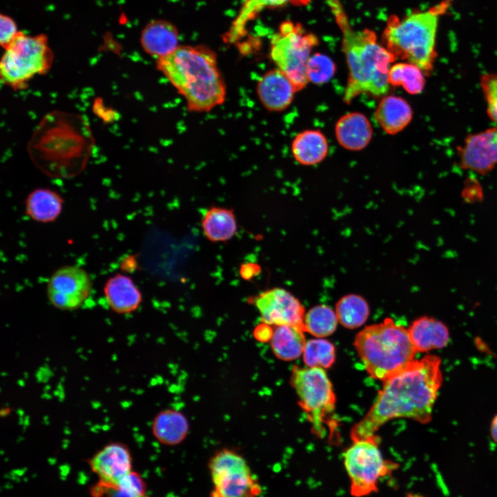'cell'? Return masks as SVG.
<instances>
[{
    "label": "cell",
    "mask_w": 497,
    "mask_h": 497,
    "mask_svg": "<svg viewBox=\"0 0 497 497\" xmlns=\"http://www.w3.org/2000/svg\"><path fill=\"white\" fill-rule=\"evenodd\" d=\"M342 35V50L349 75L343 101L349 104L361 94L386 95L390 85L387 77L394 57L380 45L376 33L365 28L355 30L350 24L340 0H326Z\"/></svg>",
    "instance_id": "obj_2"
},
{
    "label": "cell",
    "mask_w": 497,
    "mask_h": 497,
    "mask_svg": "<svg viewBox=\"0 0 497 497\" xmlns=\"http://www.w3.org/2000/svg\"><path fill=\"white\" fill-rule=\"evenodd\" d=\"M213 484L210 497H257L261 486L245 458L236 451L223 448L210 458Z\"/></svg>",
    "instance_id": "obj_9"
},
{
    "label": "cell",
    "mask_w": 497,
    "mask_h": 497,
    "mask_svg": "<svg viewBox=\"0 0 497 497\" xmlns=\"http://www.w3.org/2000/svg\"><path fill=\"white\" fill-rule=\"evenodd\" d=\"M335 72V65L327 55L317 53L311 55L307 64L309 82L316 84L328 81Z\"/></svg>",
    "instance_id": "obj_32"
},
{
    "label": "cell",
    "mask_w": 497,
    "mask_h": 497,
    "mask_svg": "<svg viewBox=\"0 0 497 497\" xmlns=\"http://www.w3.org/2000/svg\"><path fill=\"white\" fill-rule=\"evenodd\" d=\"M151 428L154 437L160 443L174 446L187 437L189 423L185 415L179 411L166 409L155 416Z\"/></svg>",
    "instance_id": "obj_22"
},
{
    "label": "cell",
    "mask_w": 497,
    "mask_h": 497,
    "mask_svg": "<svg viewBox=\"0 0 497 497\" xmlns=\"http://www.w3.org/2000/svg\"><path fill=\"white\" fill-rule=\"evenodd\" d=\"M260 272V266L255 264L247 263L241 266L240 275L246 279L249 280Z\"/></svg>",
    "instance_id": "obj_36"
},
{
    "label": "cell",
    "mask_w": 497,
    "mask_h": 497,
    "mask_svg": "<svg viewBox=\"0 0 497 497\" xmlns=\"http://www.w3.org/2000/svg\"><path fill=\"white\" fill-rule=\"evenodd\" d=\"M440 364L438 356L425 355L383 381L376 402L351 429L352 440L376 437L381 426L396 418L429 422L442 382Z\"/></svg>",
    "instance_id": "obj_1"
},
{
    "label": "cell",
    "mask_w": 497,
    "mask_h": 497,
    "mask_svg": "<svg viewBox=\"0 0 497 497\" xmlns=\"http://www.w3.org/2000/svg\"><path fill=\"white\" fill-rule=\"evenodd\" d=\"M19 30L14 20L7 14L0 15V44L4 49L16 38Z\"/></svg>",
    "instance_id": "obj_34"
},
{
    "label": "cell",
    "mask_w": 497,
    "mask_h": 497,
    "mask_svg": "<svg viewBox=\"0 0 497 497\" xmlns=\"http://www.w3.org/2000/svg\"><path fill=\"white\" fill-rule=\"evenodd\" d=\"M92 471L98 477L96 489L115 486L133 470V458L128 447L120 442H112L96 452L89 460Z\"/></svg>",
    "instance_id": "obj_14"
},
{
    "label": "cell",
    "mask_w": 497,
    "mask_h": 497,
    "mask_svg": "<svg viewBox=\"0 0 497 497\" xmlns=\"http://www.w3.org/2000/svg\"><path fill=\"white\" fill-rule=\"evenodd\" d=\"M311 0H246L224 34L226 42H235L246 33L248 23L253 20L264 9L282 7L287 5L307 6Z\"/></svg>",
    "instance_id": "obj_21"
},
{
    "label": "cell",
    "mask_w": 497,
    "mask_h": 497,
    "mask_svg": "<svg viewBox=\"0 0 497 497\" xmlns=\"http://www.w3.org/2000/svg\"><path fill=\"white\" fill-rule=\"evenodd\" d=\"M335 133L338 142L349 150H360L370 142L373 130L367 117L353 112L342 115L336 122Z\"/></svg>",
    "instance_id": "obj_18"
},
{
    "label": "cell",
    "mask_w": 497,
    "mask_h": 497,
    "mask_svg": "<svg viewBox=\"0 0 497 497\" xmlns=\"http://www.w3.org/2000/svg\"><path fill=\"white\" fill-rule=\"evenodd\" d=\"M64 199L57 192L46 188L32 191L25 202L26 215L32 220L48 223L55 221L60 215Z\"/></svg>",
    "instance_id": "obj_24"
},
{
    "label": "cell",
    "mask_w": 497,
    "mask_h": 497,
    "mask_svg": "<svg viewBox=\"0 0 497 497\" xmlns=\"http://www.w3.org/2000/svg\"><path fill=\"white\" fill-rule=\"evenodd\" d=\"M290 382L299 398L300 406L311 424L312 430L322 436L325 432L326 416L333 411L336 402L326 372L322 367L294 366Z\"/></svg>",
    "instance_id": "obj_8"
},
{
    "label": "cell",
    "mask_w": 497,
    "mask_h": 497,
    "mask_svg": "<svg viewBox=\"0 0 497 497\" xmlns=\"http://www.w3.org/2000/svg\"><path fill=\"white\" fill-rule=\"evenodd\" d=\"M157 68L183 96L189 110L208 112L226 99L215 53L203 46H179L156 59Z\"/></svg>",
    "instance_id": "obj_3"
},
{
    "label": "cell",
    "mask_w": 497,
    "mask_h": 497,
    "mask_svg": "<svg viewBox=\"0 0 497 497\" xmlns=\"http://www.w3.org/2000/svg\"><path fill=\"white\" fill-rule=\"evenodd\" d=\"M318 37L307 32L300 23L282 22L271 41V59L291 81L297 92L309 82L307 64Z\"/></svg>",
    "instance_id": "obj_7"
},
{
    "label": "cell",
    "mask_w": 497,
    "mask_h": 497,
    "mask_svg": "<svg viewBox=\"0 0 497 497\" xmlns=\"http://www.w3.org/2000/svg\"><path fill=\"white\" fill-rule=\"evenodd\" d=\"M294 159L300 164L311 166L321 162L329 151L328 142L318 130H306L298 133L291 144Z\"/></svg>",
    "instance_id": "obj_23"
},
{
    "label": "cell",
    "mask_w": 497,
    "mask_h": 497,
    "mask_svg": "<svg viewBox=\"0 0 497 497\" xmlns=\"http://www.w3.org/2000/svg\"><path fill=\"white\" fill-rule=\"evenodd\" d=\"M335 358V347L328 340L313 339L306 342L303 360L308 367L329 368Z\"/></svg>",
    "instance_id": "obj_31"
},
{
    "label": "cell",
    "mask_w": 497,
    "mask_h": 497,
    "mask_svg": "<svg viewBox=\"0 0 497 497\" xmlns=\"http://www.w3.org/2000/svg\"><path fill=\"white\" fill-rule=\"evenodd\" d=\"M273 333V326L261 322L253 329L254 338L262 343L270 342Z\"/></svg>",
    "instance_id": "obj_35"
},
{
    "label": "cell",
    "mask_w": 497,
    "mask_h": 497,
    "mask_svg": "<svg viewBox=\"0 0 497 497\" xmlns=\"http://www.w3.org/2000/svg\"><path fill=\"white\" fill-rule=\"evenodd\" d=\"M140 43L145 52L158 59L168 55L179 46V32L170 21L153 20L143 28Z\"/></svg>",
    "instance_id": "obj_16"
},
{
    "label": "cell",
    "mask_w": 497,
    "mask_h": 497,
    "mask_svg": "<svg viewBox=\"0 0 497 497\" xmlns=\"http://www.w3.org/2000/svg\"><path fill=\"white\" fill-rule=\"evenodd\" d=\"M426 75L417 66L399 62L391 66L387 80L389 85L402 86L408 93L418 95L425 88Z\"/></svg>",
    "instance_id": "obj_27"
},
{
    "label": "cell",
    "mask_w": 497,
    "mask_h": 497,
    "mask_svg": "<svg viewBox=\"0 0 497 497\" xmlns=\"http://www.w3.org/2000/svg\"><path fill=\"white\" fill-rule=\"evenodd\" d=\"M448 6L447 0L402 19L396 15L389 17L382 33L384 47L396 60H405L419 67L426 76L431 75L437 57L438 19Z\"/></svg>",
    "instance_id": "obj_4"
},
{
    "label": "cell",
    "mask_w": 497,
    "mask_h": 497,
    "mask_svg": "<svg viewBox=\"0 0 497 497\" xmlns=\"http://www.w3.org/2000/svg\"><path fill=\"white\" fill-rule=\"evenodd\" d=\"M488 117L497 124V72L483 75L480 82Z\"/></svg>",
    "instance_id": "obj_33"
},
{
    "label": "cell",
    "mask_w": 497,
    "mask_h": 497,
    "mask_svg": "<svg viewBox=\"0 0 497 497\" xmlns=\"http://www.w3.org/2000/svg\"><path fill=\"white\" fill-rule=\"evenodd\" d=\"M353 344L367 373L382 381L409 365L418 352L408 330L390 318L366 327Z\"/></svg>",
    "instance_id": "obj_5"
},
{
    "label": "cell",
    "mask_w": 497,
    "mask_h": 497,
    "mask_svg": "<svg viewBox=\"0 0 497 497\" xmlns=\"http://www.w3.org/2000/svg\"><path fill=\"white\" fill-rule=\"evenodd\" d=\"M270 344L273 353L278 359L285 361L295 360L304 352L306 344L304 331L289 325L273 326Z\"/></svg>",
    "instance_id": "obj_26"
},
{
    "label": "cell",
    "mask_w": 497,
    "mask_h": 497,
    "mask_svg": "<svg viewBox=\"0 0 497 497\" xmlns=\"http://www.w3.org/2000/svg\"><path fill=\"white\" fill-rule=\"evenodd\" d=\"M407 330L417 351L427 352L444 348L449 340V331L446 324L432 317L418 318Z\"/></svg>",
    "instance_id": "obj_19"
},
{
    "label": "cell",
    "mask_w": 497,
    "mask_h": 497,
    "mask_svg": "<svg viewBox=\"0 0 497 497\" xmlns=\"http://www.w3.org/2000/svg\"><path fill=\"white\" fill-rule=\"evenodd\" d=\"M202 228L205 237L211 242H226L235 236L237 224L233 210L212 206L204 215Z\"/></svg>",
    "instance_id": "obj_25"
},
{
    "label": "cell",
    "mask_w": 497,
    "mask_h": 497,
    "mask_svg": "<svg viewBox=\"0 0 497 497\" xmlns=\"http://www.w3.org/2000/svg\"><path fill=\"white\" fill-rule=\"evenodd\" d=\"M256 90L262 106L271 112L285 110L297 92L291 81L277 68L267 71L260 77Z\"/></svg>",
    "instance_id": "obj_15"
},
{
    "label": "cell",
    "mask_w": 497,
    "mask_h": 497,
    "mask_svg": "<svg viewBox=\"0 0 497 497\" xmlns=\"http://www.w3.org/2000/svg\"><path fill=\"white\" fill-rule=\"evenodd\" d=\"M107 302L114 312L128 314L135 311L142 302V295L128 276L117 273L109 277L104 286Z\"/></svg>",
    "instance_id": "obj_17"
},
{
    "label": "cell",
    "mask_w": 497,
    "mask_h": 497,
    "mask_svg": "<svg viewBox=\"0 0 497 497\" xmlns=\"http://www.w3.org/2000/svg\"><path fill=\"white\" fill-rule=\"evenodd\" d=\"M335 314L338 321L349 329L362 326L369 315L367 301L361 296L349 294L342 297L336 304Z\"/></svg>",
    "instance_id": "obj_28"
},
{
    "label": "cell",
    "mask_w": 497,
    "mask_h": 497,
    "mask_svg": "<svg viewBox=\"0 0 497 497\" xmlns=\"http://www.w3.org/2000/svg\"><path fill=\"white\" fill-rule=\"evenodd\" d=\"M335 313L328 306L318 305L304 315L305 331L315 337H326L332 334L337 327Z\"/></svg>",
    "instance_id": "obj_29"
},
{
    "label": "cell",
    "mask_w": 497,
    "mask_h": 497,
    "mask_svg": "<svg viewBox=\"0 0 497 497\" xmlns=\"http://www.w3.org/2000/svg\"><path fill=\"white\" fill-rule=\"evenodd\" d=\"M459 166L486 175L497 166V126L469 134L458 148Z\"/></svg>",
    "instance_id": "obj_13"
},
{
    "label": "cell",
    "mask_w": 497,
    "mask_h": 497,
    "mask_svg": "<svg viewBox=\"0 0 497 497\" xmlns=\"http://www.w3.org/2000/svg\"><path fill=\"white\" fill-rule=\"evenodd\" d=\"M91 289L92 281L86 271L77 266L66 265L51 275L47 284V296L55 308L72 311L83 304Z\"/></svg>",
    "instance_id": "obj_11"
},
{
    "label": "cell",
    "mask_w": 497,
    "mask_h": 497,
    "mask_svg": "<svg viewBox=\"0 0 497 497\" xmlns=\"http://www.w3.org/2000/svg\"><path fill=\"white\" fill-rule=\"evenodd\" d=\"M374 117L386 133L395 135L411 122L413 111L405 99L395 95H386L379 102Z\"/></svg>",
    "instance_id": "obj_20"
},
{
    "label": "cell",
    "mask_w": 497,
    "mask_h": 497,
    "mask_svg": "<svg viewBox=\"0 0 497 497\" xmlns=\"http://www.w3.org/2000/svg\"><path fill=\"white\" fill-rule=\"evenodd\" d=\"M490 433L492 440L497 444V414L491 420Z\"/></svg>",
    "instance_id": "obj_37"
},
{
    "label": "cell",
    "mask_w": 497,
    "mask_h": 497,
    "mask_svg": "<svg viewBox=\"0 0 497 497\" xmlns=\"http://www.w3.org/2000/svg\"><path fill=\"white\" fill-rule=\"evenodd\" d=\"M4 50L0 63L1 79L15 90L25 88L33 77L48 72L54 59L45 34L28 35L19 31Z\"/></svg>",
    "instance_id": "obj_6"
},
{
    "label": "cell",
    "mask_w": 497,
    "mask_h": 497,
    "mask_svg": "<svg viewBox=\"0 0 497 497\" xmlns=\"http://www.w3.org/2000/svg\"><path fill=\"white\" fill-rule=\"evenodd\" d=\"M344 465L353 497L378 491L380 479L391 469V464L384 460L379 449L376 436L354 441L344 452Z\"/></svg>",
    "instance_id": "obj_10"
},
{
    "label": "cell",
    "mask_w": 497,
    "mask_h": 497,
    "mask_svg": "<svg viewBox=\"0 0 497 497\" xmlns=\"http://www.w3.org/2000/svg\"><path fill=\"white\" fill-rule=\"evenodd\" d=\"M95 497H146V485L142 478L132 471L115 486L106 489L93 488Z\"/></svg>",
    "instance_id": "obj_30"
},
{
    "label": "cell",
    "mask_w": 497,
    "mask_h": 497,
    "mask_svg": "<svg viewBox=\"0 0 497 497\" xmlns=\"http://www.w3.org/2000/svg\"><path fill=\"white\" fill-rule=\"evenodd\" d=\"M260 313L261 322L272 326L289 325L304 332V308L288 291L275 287L249 298Z\"/></svg>",
    "instance_id": "obj_12"
}]
</instances>
